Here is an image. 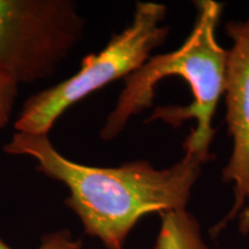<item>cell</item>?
Segmentation results:
<instances>
[{"mask_svg":"<svg viewBox=\"0 0 249 249\" xmlns=\"http://www.w3.org/2000/svg\"><path fill=\"white\" fill-rule=\"evenodd\" d=\"M4 151L31 157L37 171L64 183L70 191L65 204L79 217L86 234L107 249H124L127 236L145 214L186 209L201 165L211 157L188 149L181 160L164 170H156L147 160L118 167L88 166L62 156L49 135L18 132Z\"/></svg>","mask_w":249,"mask_h":249,"instance_id":"1","label":"cell"},{"mask_svg":"<svg viewBox=\"0 0 249 249\" xmlns=\"http://www.w3.org/2000/svg\"><path fill=\"white\" fill-rule=\"evenodd\" d=\"M195 24L185 43L176 51L150 57L124 79L116 107L101 130L102 139H114L130 118L152 107L155 88L161 80L181 76L192 90V104L186 107H156L148 121L161 119L179 126L185 120L195 119L196 127L186 139L183 148L210 156L209 145L214 135L213 119L220 96L224 95L227 58V50L216 38L223 5L211 0L195 1Z\"/></svg>","mask_w":249,"mask_h":249,"instance_id":"2","label":"cell"},{"mask_svg":"<svg viewBox=\"0 0 249 249\" xmlns=\"http://www.w3.org/2000/svg\"><path fill=\"white\" fill-rule=\"evenodd\" d=\"M165 15L166 6L138 2L132 23L112 36L98 53L83 58L73 76L30 96L23 103L14 128L18 133L49 135L67 108L139 70L151 57L152 50L163 45L169 35V28L160 24Z\"/></svg>","mask_w":249,"mask_h":249,"instance_id":"3","label":"cell"},{"mask_svg":"<svg viewBox=\"0 0 249 249\" xmlns=\"http://www.w3.org/2000/svg\"><path fill=\"white\" fill-rule=\"evenodd\" d=\"M85 26L71 0H0V71L18 83L49 79L80 44Z\"/></svg>","mask_w":249,"mask_h":249,"instance_id":"4","label":"cell"},{"mask_svg":"<svg viewBox=\"0 0 249 249\" xmlns=\"http://www.w3.org/2000/svg\"><path fill=\"white\" fill-rule=\"evenodd\" d=\"M226 34L233 40L232 48L227 50L224 81L226 121L233 149L223 179L234 183L235 200L229 214L214 226L213 234L238 217L249 201V18L227 23Z\"/></svg>","mask_w":249,"mask_h":249,"instance_id":"5","label":"cell"},{"mask_svg":"<svg viewBox=\"0 0 249 249\" xmlns=\"http://www.w3.org/2000/svg\"><path fill=\"white\" fill-rule=\"evenodd\" d=\"M161 224L152 249H209L197 219L186 209L160 213Z\"/></svg>","mask_w":249,"mask_h":249,"instance_id":"6","label":"cell"},{"mask_svg":"<svg viewBox=\"0 0 249 249\" xmlns=\"http://www.w3.org/2000/svg\"><path fill=\"white\" fill-rule=\"evenodd\" d=\"M0 249L13 248L6 244L0 236ZM37 249H83V244L81 239L74 238L70 230H59L42 235L40 245Z\"/></svg>","mask_w":249,"mask_h":249,"instance_id":"7","label":"cell"},{"mask_svg":"<svg viewBox=\"0 0 249 249\" xmlns=\"http://www.w3.org/2000/svg\"><path fill=\"white\" fill-rule=\"evenodd\" d=\"M18 91L17 81L0 71V128L5 127L11 119Z\"/></svg>","mask_w":249,"mask_h":249,"instance_id":"8","label":"cell"},{"mask_svg":"<svg viewBox=\"0 0 249 249\" xmlns=\"http://www.w3.org/2000/svg\"><path fill=\"white\" fill-rule=\"evenodd\" d=\"M240 230L244 233L249 232V201L240 213Z\"/></svg>","mask_w":249,"mask_h":249,"instance_id":"9","label":"cell"}]
</instances>
